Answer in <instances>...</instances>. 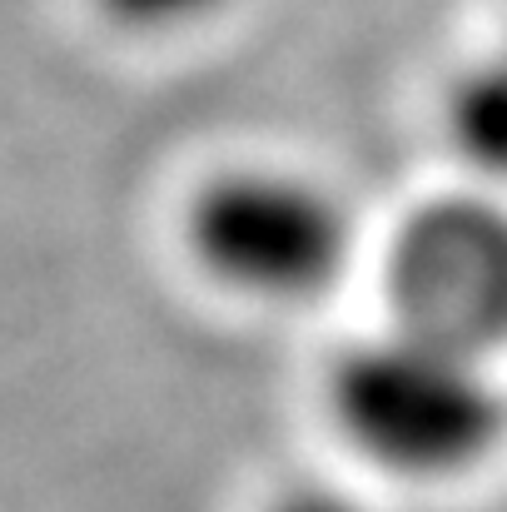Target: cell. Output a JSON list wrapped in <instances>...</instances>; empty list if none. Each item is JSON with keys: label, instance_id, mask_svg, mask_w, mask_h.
<instances>
[{"label": "cell", "instance_id": "4", "mask_svg": "<svg viewBox=\"0 0 507 512\" xmlns=\"http://www.w3.org/2000/svg\"><path fill=\"white\" fill-rule=\"evenodd\" d=\"M448 145L473 174L507 184V50L448 90Z\"/></svg>", "mask_w": 507, "mask_h": 512}, {"label": "cell", "instance_id": "3", "mask_svg": "<svg viewBox=\"0 0 507 512\" xmlns=\"http://www.w3.org/2000/svg\"><path fill=\"white\" fill-rule=\"evenodd\" d=\"M393 324L493 358L507 348V209L483 194L418 204L388 244Z\"/></svg>", "mask_w": 507, "mask_h": 512}, {"label": "cell", "instance_id": "6", "mask_svg": "<svg viewBox=\"0 0 507 512\" xmlns=\"http://www.w3.org/2000/svg\"><path fill=\"white\" fill-rule=\"evenodd\" d=\"M269 512H363V508H358L353 498L334 493V488H294V493H284Z\"/></svg>", "mask_w": 507, "mask_h": 512}, {"label": "cell", "instance_id": "1", "mask_svg": "<svg viewBox=\"0 0 507 512\" xmlns=\"http://www.w3.org/2000/svg\"><path fill=\"white\" fill-rule=\"evenodd\" d=\"M329 413L358 458L418 483L483 468L507 438V393L493 363L398 324L338 358Z\"/></svg>", "mask_w": 507, "mask_h": 512}, {"label": "cell", "instance_id": "5", "mask_svg": "<svg viewBox=\"0 0 507 512\" xmlns=\"http://www.w3.org/2000/svg\"><path fill=\"white\" fill-rule=\"evenodd\" d=\"M229 0H100V10L135 35H174L214 20Z\"/></svg>", "mask_w": 507, "mask_h": 512}, {"label": "cell", "instance_id": "2", "mask_svg": "<svg viewBox=\"0 0 507 512\" xmlns=\"http://www.w3.org/2000/svg\"><path fill=\"white\" fill-rule=\"evenodd\" d=\"M194 264L259 304L324 299L353 259V214L314 174L244 165L214 174L184 214Z\"/></svg>", "mask_w": 507, "mask_h": 512}]
</instances>
